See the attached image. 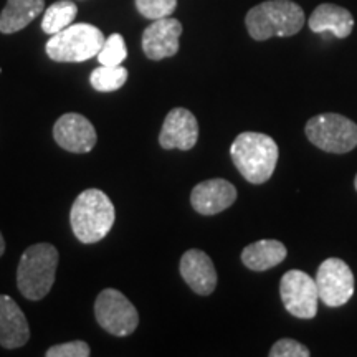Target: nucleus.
<instances>
[{"instance_id": "obj_11", "label": "nucleus", "mask_w": 357, "mask_h": 357, "mask_svg": "<svg viewBox=\"0 0 357 357\" xmlns=\"http://www.w3.org/2000/svg\"><path fill=\"white\" fill-rule=\"evenodd\" d=\"M182 24L171 17L154 20L142 33V50L149 60H164L178 52Z\"/></svg>"}, {"instance_id": "obj_10", "label": "nucleus", "mask_w": 357, "mask_h": 357, "mask_svg": "<svg viewBox=\"0 0 357 357\" xmlns=\"http://www.w3.org/2000/svg\"><path fill=\"white\" fill-rule=\"evenodd\" d=\"M56 144L68 153L84 154L96 146V131L91 121L78 113H66L53 126Z\"/></svg>"}, {"instance_id": "obj_17", "label": "nucleus", "mask_w": 357, "mask_h": 357, "mask_svg": "<svg viewBox=\"0 0 357 357\" xmlns=\"http://www.w3.org/2000/svg\"><path fill=\"white\" fill-rule=\"evenodd\" d=\"M45 8V0H7L0 13V32L17 33L32 24Z\"/></svg>"}, {"instance_id": "obj_15", "label": "nucleus", "mask_w": 357, "mask_h": 357, "mask_svg": "<svg viewBox=\"0 0 357 357\" xmlns=\"http://www.w3.org/2000/svg\"><path fill=\"white\" fill-rule=\"evenodd\" d=\"M30 339L29 323L20 306L7 294H0V346L17 349Z\"/></svg>"}, {"instance_id": "obj_1", "label": "nucleus", "mask_w": 357, "mask_h": 357, "mask_svg": "<svg viewBox=\"0 0 357 357\" xmlns=\"http://www.w3.org/2000/svg\"><path fill=\"white\" fill-rule=\"evenodd\" d=\"M230 155L238 172L252 184H263L278 164V146L261 132H242L231 142Z\"/></svg>"}, {"instance_id": "obj_21", "label": "nucleus", "mask_w": 357, "mask_h": 357, "mask_svg": "<svg viewBox=\"0 0 357 357\" xmlns=\"http://www.w3.org/2000/svg\"><path fill=\"white\" fill-rule=\"evenodd\" d=\"M98 61L106 66H118L121 65L128 56L126 42H124L123 35L113 33L102 43L100 53H98Z\"/></svg>"}, {"instance_id": "obj_8", "label": "nucleus", "mask_w": 357, "mask_h": 357, "mask_svg": "<svg viewBox=\"0 0 357 357\" xmlns=\"http://www.w3.org/2000/svg\"><path fill=\"white\" fill-rule=\"evenodd\" d=\"M280 293L284 307L294 318L312 319L318 312V287L305 271H287L281 278Z\"/></svg>"}, {"instance_id": "obj_14", "label": "nucleus", "mask_w": 357, "mask_h": 357, "mask_svg": "<svg viewBox=\"0 0 357 357\" xmlns=\"http://www.w3.org/2000/svg\"><path fill=\"white\" fill-rule=\"evenodd\" d=\"M181 275L190 289L200 296H208L217 287V271L211 257L202 250L192 248L181 258Z\"/></svg>"}, {"instance_id": "obj_9", "label": "nucleus", "mask_w": 357, "mask_h": 357, "mask_svg": "<svg viewBox=\"0 0 357 357\" xmlns=\"http://www.w3.org/2000/svg\"><path fill=\"white\" fill-rule=\"evenodd\" d=\"M314 281L319 300L329 307L344 306L354 294V275L341 258H328L321 263Z\"/></svg>"}, {"instance_id": "obj_2", "label": "nucleus", "mask_w": 357, "mask_h": 357, "mask_svg": "<svg viewBox=\"0 0 357 357\" xmlns=\"http://www.w3.org/2000/svg\"><path fill=\"white\" fill-rule=\"evenodd\" d=\"M114 205L105 192L88 189L78 195L70 212L71 230L82 243H96L114 225Z\"/></svg>"}, {"instance_id": "obj_19", "label": "nucleus", "mask_w": 357, "mask_h": 357, "mask_svg": "<svg viewBox=\"0 0 357 357\" xmlns=\"http://www.w3.org/2000/svg\"><path fill=\"white\" fill-rule=\"evenodd\" d=\"M77 13V3L71 2V0H60V2L52 3V6L45 10L42 30L52 37V35L61 32L66 26L73 24Z\"/></svg>"}, {"instance_id": "obj_24", "label": "nucleus", "mask_w": 357, "mask_h": 357, "mask_svg": "<svg viewBox=\"0 0 357 357\" xmlns=\"http://www.w3.org/2000/svg\"><path fill=\"white\" fill-rule=\"evenodd\" d=\"M91 349L84 341H71L65 344L52 346L47 351V357H88Z\"/></svg>"}, {"instance_id": "obj_20", "label": "nucleus", "mask_w": 357, "mask_h": 357, "mask_svg": "<svg viewBox=\"0 0 357 357\" xmlns=\"http://www.w3.org/2000/svg\"><path fill=\"white\" fill-rule=\"evenodd\" d=\"M128 79V70L124 66H106L101 65L100 68H96L89 77V83L96 91L109 93L116 91L126 83Z\"/></svg>"}, {"instance_id": "obj_12", "label": "nucleus", "mask_w": 357, "mask_h": 357, "mask_svg": "<svg viewBox=\"0 0 357 357\" xmlns=\"http://www.w3.org/2000/svg\"><path fill=\"white\" fill-rule=\"evenodd\" d=\"M199 139V123L185 108H174L164 119L159 134V144L164 149L189 151Z\"/></svg>"}, {"instance_id": "obj_5", "label": "nucleus", "mask_w": 357, "mask_h": 357, "mask_svg": "<svg viewBox=\"0 0 357 357\" xmlns=\"http://www.w3.org/2000/svg\"><path fill=\"white\" fill-rule=\"evenodd\" d=\"M105 35L98 26L89 24H71L52 35L47 43V55L60 63H79L100 53Z\"/></svg>"}, {"instance_id": "obj_25", "label": "nucleus", "mask_w": 357, "mask_h": 357, "mask_svg": "<svg viewBox=\"0 0 357 357\" xmlns=\"http://www.w3.org/2000/svg\"><path fill=\"white\" fill-rule=\"evenodd\" d=\"M3 252H6V240H3L2 234H0V257L3 255Z\"/></svg>"}, {"instance_id": "obj_13", "label": "nucleus", "mask_w": 357, "mask_h": 357, "mask_svg": "<svg viewBox=\"0 0 357 357\" xmlns=\"http://www.w3.org/2000/svg\"><path fill=\"white\" fill-rule=\"evenodd\" d=\"M236 189L225 178H208L194 187L190 204L200 215H215L234 205Z\"/></svg>"}, {"instance_id": "obj_16", "label": "nucleus", "mask_w": 357, "mask_h": 357, "mask_svg": "<svg viewBox=\"0 0 357 357\" xmlns=\"http://www.w3.org/2000/svg\"><path fill=\"white\" fill-rule=\"evenodd\" d=\"M307 25L314 33L329 32L337 38H346L354 29V17L344 7L334 6V3H321L311 13Z\"/></svg>"}, {"instance_id": "obj_3", "label": "nucleus", "mask_w": 357, "mask_h": 357, "mask_svg": "<svg viewBox=\"0 0 357 357\" xmlns=\"http://www.w3.org/2000/svg\"><path fill=\"white\" fill-rule=\"evenodd\" d=\"M250 37L265 42L271 37H293L305 25V12L291 0H268L247 13Z\"/></svg>"}, {"instance_id": "obj_18", "label": "nucleus", "mask_w": 357, "mask_h": 357, "mask_svg": "<svg viewBox=\"0 0 357 357\" xmlns=\"http://www.w3.org/2000/svg\"><path fill=\"white\" fill-rule=\"evenodd\" d=\"M287 247L278 240H260L250 243L242 252L243 265L253 271H266L287 258Z\"/></svg>"}, {"instance_id": "obj_4", "label": "nucleus", "mask_w": 357, "mask_h": 357, "mask_svg": "<svg viewBox=\"0 0 357 357\" xmlns=\"http://www.w3.org/2000/svg\"><path fill=\"white\" fill-rule=\"evenodd\" d=\"M58 258V250L50 243H37L25 250L17 268V287L26 300L40 301L50 293Z\"/></svg>"}, {"instance_id": "obj_7", "label": "nucleus", "mask_w": 357, "mask_h": 357, "mask_svg": "<svg viewBox=\"0 0 357 357\" xmlns=\"http://www.w3.org/2000/svg\"><path fill=\"white\" fill-rule=\"evenodd\" d=\"M95 316L98 324L105 331L118 337L132 334L139 324V314L136 307L121 291L114 288H106L98 294Z\"/></svg>"}, {"instance_id": "obj_23", "label": "nucleus", "mask_w": 357, "mask_h": 357, "mask_svg": "<svg viewBox=\"0 0 357 357\" xmlns=\"http://www.w3.org/2000/svg\"><path fill=\"white\" fill-rule=\"evenodd\" d=\"M311 352L306 346L294 339H280L270 351V357H310Z\"/></svg>"}, {"instance_id": "obj_26", "label": "nucleus", "mask_w": 357, "mask_h": 357, "mask_svg": "<svg viewBox=\"0 0 357 357\" xmlns=\"http://www.w3.org/2000/svg\"><path fill=\"white\" fill-rule=\"evenodd\" d=\"M354 185H356V190H357V176H356V178H354Z\"/></svg>"}, {"instance_id": "obj_6", "label": "nucleus", "mask_w": 357, "mask_h": 357, "mask_svg": "<svg viewBox=\"0 0 357 357\" xmlns=\"http://www.w3.org/2000/svg\"><path fill=\"white\" fill-rule=\"evenodd\" d=\"M306 136L326 153H351L357 146V124L342 114L323 113L307 121Z\"/></svg>"}, {"instance_id": "obj_22", "label": "nucleus", "mask_w": 357, "mask_h": 357, "mask_svg": "<svg viewBox=\"0 0 357 357\" xmlns=\"http://www.w3.org/2000/svg\"><path fill=\"white\" fill-rule=\"evenodd\" d=\"M176 7L177 0H136L137 12L151 20L171 17Z\"/></svg>"}]
</instances>
